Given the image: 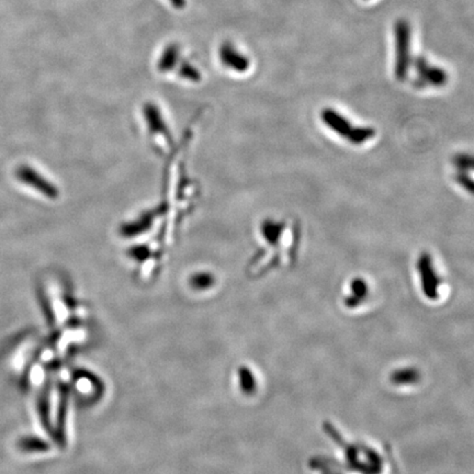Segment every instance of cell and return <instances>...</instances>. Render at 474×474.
<instances>
[{
	"label": "cell",
	"instance_id": "cell-9",
	"mask_svg": "<svg viewBox=\"0 0 474 474\" xmlns=\"http://www.w3.org/2000/svg\"><path fill=\"white\" fill-rule=\"evenodd\" d=\"M176 68L177 74L182 79L188 80V82H191V83H199V82H201L202 74H201L200 70L195 64H192L189 59H180Z\"/></svg>",
	"mask_w": 474,
	"mask_h": 474
},
{
	"label": "cell",
	"instance_id": "cell-5",
	"mask_svg": "<svg viewBox=\"0 0 474 474\" xmlns=\"http://www.w3.org/2000/svg\"><path fill=\"white\" fill-rule=\"evenodd\" d=\"M180 59H182V48L178 43L168 44L158 59V65H156L158 72L162 73V74L173 72V70H176Z\"/></svg>",
	"mask_w": 474,
	"mask_h": 474
},
{
	"label": "cell",
	"instance_id": "cell-4",
	"mask_svg": "<svg viewBox=\"0 0 474 474\" xmlns=\"http://www.w3.org/2000/svg\"><path fill=\"white\" fill-rule=\"evenodd\" d=\"M219 57L224 66L236 73H246L251 67V59L236 48L229 41L222 43L219 48Z\"/></svg>",
	"mask_w": 474,
	"mask_h": 474
},
{
	"label": "cell",
	"instance_id": "cell-6",
	"mask_svg": "<svg viewBox=\"0 0 474 474\" xmlns=\"http://www.w3.org/2000/svg\"><path fill=\"white\" fill-rule=\"evenodd\" d=\"M349 288H350V293H349V296H346L345 303L350 309H354L365 301L366 298L369 294V285L365 280L357 278V279L352 280Z\"/></svg>",
	"mask_w": 474,
	"mask_h": 474
},
{
	"label": "cell",
	"instance_id": "cell-10",
	"mask_svg": "<svg viewBox=\"0 0 474 474\" xmlns=\"http://www.w3.org/2000/svg\"><path fill=\"white\" fill-rule=\"evenodd\" d=\"M66 402L67 392L64 386H61V393H59V413H57V430L59 437L61 434L64 433L65 416H66Z\"/></svg>",
	"mask_w": 474,
	"mask_h": 474
},
{
	"label": "cell",
	"instance_id": "cell-7",
	"mask_svg": "<svg viewBox=\"0 0 474 474\" xmlns=\"http://www.w3.org/2000/svg\"><path fill=\"white\" fill-rule=\"evenodd\" d=\"M50 410H51V406H50V386H46L43 389L39 401H37V410H39V417H40L43 428H46L48 434L53 435L51 421H50Z\"/></svg>",
	"mask_w": 474,
	"mask_h": 474
},
{
	"label": "cell",
	"instance_id": "cell-13",
	"mask_svg": "<svg viewBox=\"0 0 474 474\" xmlns=\"http://www.w3.org/2000/svg\"><path fill=\"white\" fill-rule=\"evenodd\" d=\"M168 1L173 6V8L178 9V10L186 8L187 0H168Z\"/></svg>",
	"mask_w": 474,
	"mask_h": 474
},
{
	"label": "cell",
	"instance_id": "cell-12",
	"mask_svg": "<svg viewBox=\"0 0 474 474\" xmlns=\"http://www.w3.org/2000/svg\"><path fill=\"white\" fill-rule=\"evenodd\" d=\"M456 182H458L459 186L462 187L464 190L470 192L471 195H474V179L469 176V173L462 169H458V173L455 175Z\"/></svg>",
	"mask_w": 474,
	"mask_h": 474
},
{
	"label": "cell",
	"instance_id": "cell-11",
	"mask_svg": "<svg viewBox=\"0 0 474 474\" xmlns=\"http://www.w3.org/2000/svg\"><path fill=\"white\" fill-rule=\"evenodd\" d=\"M453 164L458 169L462 171H474V155L471 154H458L453 158Z\"/></svg>",
	"mask_w": 474,
	"mask_h": 474
},
{
	"label": "cell",
	"instance_id": "cell-8",
	"mask_svg": "<svg viewBox=\"0 0 474 474\" xmlns=\"http://www.w3.org/2000/svg\"><path fill=\"white\" fill-rule=\"evenodd\" d=\"M18 448L23 453H46L50 451L48 442L37 436H24L20 438Z\"/></svg>",
	"mask_w": 474,
	"mask_h": 474
},
{
	"label": "cell",
	"instance_id": "cell-3",
	"mask_svg": "<svg viewBox=\"0 0 474 474\" xmlns=\"http://www.w3.org/2000/svg\"><path fill=\"white\" fill-rule=\"evenodd\" d=\"M16 175L20 182L32 187L48 199H56L59 196V189L56 188L55 184L48 182L46 177H43L40 173H37L30 166H20L17 169Z\"/></svg>",
	"mask_w": 474,
	"mask_h": 474
},
{
	"label": "cell",
	"instance_id": "cell-2",
	"mask_svg": "<svg viewBox=\"0 0 474 474\" xmlns=\"http://www.w3.org/2000/svg\"><path fill=\"white\" fill-rule=\"evenodd\" d=\"M417 270L421 277V289L429 300H437L442 280L435 269L432 256L428 253H421L417 260Z\"/></svg>",
	"mask_w": 474,
	"mask_h": 474
},
{
	"label": "cell",
	"instance_id": "cell-1",
	"mask_svg": "<svg viewBox=\"0 0 474 474\" xmlns=\"http://www.w3.org/2000/svg\"><path fill=\"white\" fill-rule=\"evenodd\" d=\"M322 121L334 133L344 138L349 143L361 145L375 136V130L368 126H354L350 121L333 109L323 110Z\"/></svg>",
	"mask_w": 474,
	"mask_h": 474
}]
</instances>
